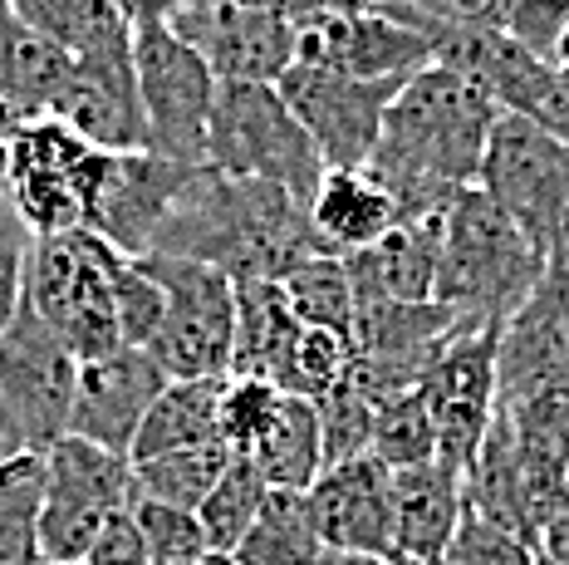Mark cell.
<instances>
[{
  "mask_svg": "<svg viewBox=\"0 0 569 565\" xmlns=\"http://www.w3.org/2000/svg\"><path fill=\"white\" fill-rule=\"evenodd\" d=\"M266 477L256 473V463L246 453H231V463L221 467V477L211 482V492L201 497L197 506V522L207 532V546L211 551H236L241 536L251 532L260 502H266Z\"/></svg>",
  "mask_w": 569,
  "mask_h": 565,
  "instance_id": "35",
  "label": "cell"
},
{
  "mask_svg": "<svg viewBox=\"0 0 569 565\" xmlns=\"http://www.w3.org/2000/svg\"><path fill=\"white\" fill-rule=\"evenodd\" d=\"M305 497H310V512H315L325 551H363V556H388L398 565L393 473H388L373 453L325 467Z\"/></svg>",
  "mask_w": 569,
  "mask_h": 565,
  "instance_id": "22",
  "label": "cell"
},
{
  "mask_svg": "<svg viewBox=\"0 0 569 565\" xmlns=\"http://www.w3.org/2000/svg\"><path fill=\"white\" fill-rule=\"evenodd\" d=\"M44 467H50V492L40 512V561L84 565L103 516L133 502V463L64 433L54 447H44Z\"/></svg>",
  "mask_w": 569,
  "mask_h": 565,
  "instance_id": "13",
  "label": "cell"
},
{
  "mask_svg": "<svg viewBox=\"0 0 569 565\" xmlns=\"http://www.w3.org/2000/svg\"><path fill=\"white\" fill-rule=\"evenodd\" d=\"M477 187L540 246L560 256L569 241V138L501 113L486 138Z\"/></svg>",
  "mask_w": 569,
  "mask_h": 565,
  "instance_id": "7",
  "label": "cell"
},
{
  "mask_svg": "<svg viewBox=\"0 0 569 565\" xmlns=\"http://www.w3.org/2000/svg\"><path fill=\"white\" fill-rule=\"evenodd\" d=\"M221 384L227 379H168V388L152 398L148 418H142L128 463H148V457H162V453L217 443L221 438L217 433Z\"/></svg>",
  "mask_w": 569,
  "mask_h": 565,
  "instance_id": "28",
  "label": "cell"
},
{
  "mask_svg": "<svg viewBox=\"0 0 569 565\" xmlns=\"http://www.w3.org/2000/svg\"><path fill=\"white\" fill-rule=\"evenodd\" d=\"M560 256H565V266H569V241H565V251H560Z\"/></svg>",
  "mask_w": 569,
  "mask_h": 565,
  "instance_id": "53",
  "label": "cell"
},
{
  "mask_svg": "<svg viewBox=\"0 0 569 565\" xmlns=\"http://www.w3.org/2000/svg\"><path fill=\"white\" fill-rule=\"evenodd\" d=\"M50 492L44 453L0 457V565L40 561V512Z\"/></svg>",
  "mask_w": 569,
  "mask_h": 565,
  "instance_id": "32",
  "label": "cell"
},
{
  "mask_svg": "<svg viewBox=\"0 0 569 565\" xmlns=\"http://www.w3.org/2000/svg\"><path fill=\"white\" fill-rule=\"evenodd\" d=\"M295 65L343 79H408L437 65L398 0H295Z\"/></svg>",
  "mask_w": 569,
  "mask_h": 565,
  "instance_id": "6",
  "label": "cell"
},
{
  "mask_svg": "<svg viewBox=\"0 0 569 565\" xmlns=\"http://www.w3.org/2000/svg\"><path fill=\"white\" fill-rule=\"evenodd\" d=\"M545 60H550V65L569 79V26H565L560 34H555V44H550V54H545Z\"/></svg>",
  "mask_w": 569,
  "mask_h": 565,
  "instance_id": "49",
  "label": "cell"
},
{
  "mask_svg": "<svg viewBox=\"0 0 569 565\" xmlns=\"http://www.w3.org/2000/svg\"><path fill=\"white\" fill-rule=\"evenodd\" d=\"M44 119L64 123L99 152H138L148 148V123L138 103L133 50L118 54H84L69 65V79L59 85Z\"/></svg>",
  "mask_w": 569,
  "mask_h": 565,
  "instance_id": "20",
  "label": "cell"
},
{
  "mask_svg": "<svg viewBox=\"0 0 569 565\" xmlns=\"http://www.w3.org/2000/svg\"><path fill=\"white\" fill-rule=\"evenodd\" d=\"M315 565H393L388 556H363V551H325Z\"/></svg>",
  "mask_w": 569,
  "mask_h": 565,
  "instance_id": "47",
  "label": "cell"
},
{
  "mask_svg": "<svg viewBox=\"0 0 569 565\" xmlns=\"http://www.w3.org/2000/svg\"><path fill=\"white\" fill-rule=\"evenodd\" d=\"M280 388L266 379H241V374H227L221 384V404H217V433L231 453H251V447L266 438V428L280 414Z\"/></svg>",
  "mask_w": 569,
  "mask_h": 565,
  "instance_id": "38",
  "label": "cell"
},
{
  "mask_svg": "<svg viewBox=\"0 0 569 565\" xmlns=\"http://www.w3.org/2000/svg\"><path fill=\"white\" fill-rule=\"evenodd\" d=\"M437 231H442V217L402 221L383 241L343 256L353 305L359 300H437Z\"/></svg>",
  "mask_w": 569,
  "mask_h": 565,
  "instance_id": "23",
  "label": "cell"
},
{
  "mask_svg": "<svg viewBox=\"0 0 569 565\" xmlns=\"http://www.w3.org/2000/svg\"><path fill=\"white\" fill-rule=\"evenodd\" d=\"M305 211L325 256H353L398 227L393 197L369 168H329Z\"/></svg>",
  "mask_w": 569,
  "mask_h": 565,
  "instance_id": "24",
  "label": "cell"
},
{
  "mask_svg": "<svg viewBox=\"0 0 569 565\" xmlns=\"http://www.w3.org/2000/svg\"><path fill=\"white\" fill-rule=\"evenodd\" d=\"M536 556L555 561V565H569V512L540 526V546H536Z\"/></svg>",
  "mask_w": 569,
  "mask_h": 565,
  "instance_id": "46",
  "label": "cell"
},
{
  "mask_svg": "<svg viewBox=\"0 0 569 565\" xmlns=\"http://www.w3.org/2000/svg\"><path fill=\"white\" fill-rule=\"evenodd\" d=\"M496 384L501 408H516L536 394L569 384V266L550 256V270L496 339Z\"/></svg>",
  "mask_w": 569,
  "mask_h": 565,
  "instance_id": "19",
  "label": "cell"
},
{
  "mask_svg": "<svg viewBox=\"0 0 569 565\" xmlns=\"http://www.w3.org/2000/svg\"><path fill=\"white\" fill-rule=\"evenodd\" d=\"M148 256L201 261L231 280H284L310 256H325L310 211L284 187L256 178H227L217 168H192Z\"/></svg>",
  "mask_w": 569,
  "mask_h": 565,
  "instance_id": "2",
  "label": "cell"
},
{
  "mask_svg": "<svg viewBox=\"0 0 569 565\" xmlns=\"http://www.w3.org/2000/svg\"><path fill=\"white\" fill-rule=\"evenodd\" d=\"M118 266H123V251H113L89 227L59 231V237H34L30 246L26 300L64 339L79 364L123 349L118 315H113Z\"/></svg>",
  "mask_w": 569,
  "mask_h": 565,
  "instance_id": "5",
  "label": "cell"
},
{
  "mask_svg": "<svg viewBox=\"0 0 569 565\" xmlns=\"http://www.w3.org/2000/svg\"><path fill=\"white\" fill-rule=\"evenodd\" d=\"M113 315H118V339H123L128 349H148L162 325V290L133 256H123V266H118Z\"/></svg>",
  "mask_w": 569,
  "mask_h": 565,
  "instance_id": "40",
  "label": "cell"
},
{
  "mask_svg": "<svg viewBox=\"0 0 569 565\" xmlns=\"http://www.w3.org/2000/svg\"><path fill=\"white\" fill-rule=\"evenodd\" d=\"M84 565H152L148 541H142L128 506L123 512H113V516H103V526H99V536H93Z\"/></svg>",
  "mask_w": 569,
  "mask_h": 565,
  "instance_id": "44",
  "label": "cell"
},
{
  "mask_svg": "<svg viewBox=\"0 0 569 565\" xmlns=\"http://www.w3.org/2000/svg\"><path fill=\"white\" fill-rule=\"evenodd\" d=\"M402 16L427 34L437 65L467 75L501 113H516V119H530L550 128V133L569 138V79L550 60L530 54L511 30L442 26V20L418 16L412 6H402Z\"/></svg>",
  "mask_w": 569,
  "mask_h": 565,
  "instance_id": "9",
  "label": "cell"
},
{
  "mask_svg": "<svg viewBox=\"0 0 569 565\" xmlns=\"http://www.w3.org/2000/svg\"><path fill=\"white\" fill-rule=\"evenodd\" d=\"M162 290V325L148 355L168 379H227L236 345V280L201 261L138 256Z\"/></svg>",
  "mask_w": 569,
  "mask_h": 565,
  "instance_id": "10",
  "label": "cell"
},
{
  "mask_svg": "<svg viewBox=\"0 0 569 565\" xmlns=\"http://www.w3.org/2000/svg\"><path fill=\"white\" fill-rule=\"evenodd\" d=\"M422 565H452V561H447V556H437V561H422Z\"/></svg>",
  "mask_w": 569,
  "mask_h": 565,
  "instance_id": "51",
  "label": "cell"
},
{
  "mask_svg": "<svg viewBox=\"0 0 569 565\" xmlns=\"http://www.w3.org/2000/svg\"><path fill=\"white\" fill-rule=\"evenodd\" d=\"M10 10L74 60L133 50V26L123 20L118 0H10Z\"/></svg>",
  "mask_w": 569,
  "mask_h": 565,
  "instance_id": "29",
  "label": "cell"
},
{
  "mask_svg": "<svg viewBox=\"0 0 569 565\" xmlns=\"http://www.w3.org/2000/svg\"><path fill=\"white\" fill-rule=\"evenodd\" d=\"M207 60L221 85H280L295 65L290 6H192L187 0L168 26Z\"/></svg>",
  "mask_w": 569,
  "mask_h": 565,
  "instance_id": "18",
  "label": "cell"
},
{
  "mask_svg": "<svg viewBox=\"0 0 569 565\" xmlns=\"http://www.w3.org/2000/svg\"><path fill=\"white\" fill-rule=\"evenodd\" d=\"M93 152L99 148H89L54 119L20 123L16 148H10L6 202L30 227V237H59V231L84 227V172Z\"/></svg>",
  "mask_w": 569,
  "mask_h": 565,
  "instance_id": "17",
  "label": "cell"
},
{
  "mask_svg": "<svg viewBox=\"0 0 569 565\" xmlns=\"http://www.w3.org/2000/svg\"><path fill=\"white\" fill-rule=\"evenodd\" d=\"M128 512H133L138 532H142V541H148L152 565H168V561H182V556L207 551V532H201L197 512H182V506L138 497V492H133V502H128Z\"/></svg>",
  "mask_w": 569,
  "mask_h": 565,
  "instance_id": "39",
  "label": "cell"
},
{
  "mask_svg": "<svg viewBox=\"0 0 569 565\" xmlns=\"http://www.w3.org/2000/svg\"><path fill=\"white\" fill-rule=\"evenodd\" d=\"M241 565H315L325 556V541H319L315 512L305 492H266L251 532L241 536V546L231 551Z\"/></svg>",
  "mask_w": 569,
  "mask_h": 565,
  "instance_id": "31",
  "label": "cell"
},
{
  "mask_svg": "<svg viewBox=\"0 0 569 565\" xmlns=\"http://www.w3.org/2000/svg\"><path fill=\"white\" fill-rule=\"evenodd\" d=\"M187 0H118L123 20L133 30H148V26H172V16L182 10Z\"/></svg>",
  "mask_w": 569,
  "mask_h": 565,
  "instance_id": "45",
  "label": "cell"
},
{
  "mask_svg": "<svg viewBox=\"0 0 569 565\" xmlns=\"http://www.w3.org/2000/svg\"><path fill=\"white\" fill-rule=\"evenodd\" d=\"M565 26H569V0H511V10H506V30H511L530 54H540V60L550 54L555 34Z\"/></svg>",
  "mask_w": 569,
  "mask_h": 565,
  "instance_id": "43",
  "label": "cell"
},
{
  "mask_svg": "<svg viewBox=\"0 0 569 565\" xmlns=\"http://www.w3.org/2000/svg\"><path fill=\"white\" fill-rule=\"evenodd\" d=\"M34 565H69V561H34Z\"/></svg>",
  "mask_w": 569,
  "mask_h": 565,
  "instance_id": "52",
  "label": "cell"
},
{
  "mask_svg": "<svg viewBox=\"0 0 569 565\" xmlns=\"http://www.w3.org/2000/svg\"><path fill=\"white\" fill-rule=\"evenodd\" d=\"M467 325L477 320L442 300H359L349 329V384L369 404L408 394Z\"/></svg>",
  "mask_w": 569,
  "mask_h": 565,
  "instance_id": "11",
  "label": "cell"
},
{
  "mask_svg": "<svg viewBox=\"0 0 569 565\" xmlns=\"http://www.w3.org/2000/svg\"><path fill=\"white\" fill-rule=\"evenodd\" d=\"M192 6H295V0H192Z\"/></svg>",
  "mask_w": 569,
  "mask_h": 565,
  "instance_id": "50",
  "label": "cell"
},
{
  "mask_svg": "<svg viewBox=\"0 0 569 565\" xmlns=\"http://www.w3.org/2000/svg\"><path fill=\"white\" fill-rule=\"evenodd\" d=\"M201 162L227 178H256L276 182L295 197L300 207H310L325 162L310 143V133L290 113V103L280 99L276 85H221L211 99L207 119V152Z\"/></svg>",
  "mask_w": 569,
  "mask_h": 565,
  "instance_id": "4",
  "label": "cell"
},
{
  "mask_svg": "<svg viewBox=\"0 0 569 565\" xmlns=\"http://www.w3.org/2000/svg\"><path fill=\"white\" fill-rule=\"evenodd\" d=\"M280 296L290 300L295 320L310 329H329V335L349 339L353 329V290L343 256H310L305 266H295L284 280H276Z\"/></svg>",
  "mask_w": 569,
  "mask_h": 565,
  "instance_id": "34",
  "label": "cell"
},
{
  "mask_svg": "<svg viewBox=\"0 0 569 565\" xmlns=\"http://www.w3.org/2000/svg\"><path fill=\"white\" fill-rule=\"evenodd\" d=\"M192 168L158 152H93L84 172V227L123 256H148Z\"/></svg>",
  "mask_w": 569,
  "mask_h": 565,
  "instance_id": "15",
  "label": "cell"
},
{
  "mask_svg": "<svg viewBox=\"0 0 569 565\" xmlns=\"http://www.w3.org/2000/svg\"><path fill=\"white\" fill-rule=\"evenodd\" d=\"M69 65H74V54H64L40 30H30L10 10V0H0V103L6 109H16L26 123L44 119L59 85L69 79Z\"/></svg>",
  "mask_w": 569,
  "mask_h": 565,
  "instance_id": "27",
  "label": "cell"
},
{
  "mask_svg": "<svg viewBox=\"0 0 569 565\" xmlns=\"http://www.w3.org/2000/svg\"><path fill=\"white\" fill-rule=\"evenodd\" d=\"M168 565H241V561H236L231 556V551H197V556H182V561H168Z\"/></svg>",
  "mask_w": 569,
  "mask_h": 565,
  "instance_id": "48",
  "label": "cell"
},
{
  "mask_svg": "<svg viewBox=\"0 0 569 565\" xmlns=\"http://www.w3.org/2000/svg\"><path fill=\"white\" fill-rule=\"evenodd\" d=\"M246 457H251L256 473L266 477V487L310 492L315 477L325 473V453H319V414H315L310 398L284 394L276 423H270L266 438H260Z\"/></svg>",
  "mask_w": 569,
  "mask_h": 565,
  "instance_id": "30",
  "label": "cell"
},
{
  "mask_svg": "<svg viewBox=\"0 0 569 565\" xmlns=\"http://www.w3.org/2000/svg\"><path fill=\"white\" fill-rule=\"evenodd\" d=\"M300 320L290 300L280 296L276 280H236V345H231V374L241 379H266L284 394L290 384L295 345H300Z\"/></svg>",
  "mask_w": 569,
  "mask_h": 565,
  "instance_id": "26",
  "label": "cell"
},
{
  "mask_svg": "<svg viewBox=\"0 0 569 565\" xmlns=\"http://www.w3.org/2000/svg\"><path fill=\"white\" fill-rule=\"evenodd\" d=\"M227 463H231V447L221 438L201 443V447H182V453L148 457V463H133V492L152 502L182 506V512H197Z\"/></svg>",
  "mask_w": 569,
  "mask_h": 565,
  "instance_id": "33",
  "label": "cell"
},
{
  "mask_svg": "<svg viewBox=\"0 0 569 565\" xmlns=\"http://www.w3.org/2000/svg\"><path fill=\"white\" fill-rule=\"evenodd\" d=\"M30 227L10 211V202L0 197V329L16 320V310L26 305V270H30Z\"/></svg>",
  "mask_w": 569,
  "mask_h": 565,
  "instance_id": "42",
  "label": "cell"
},
{
  "mask_svg": "<svg viewBox=\"0 0 569 565\" xmlns=\"http://www.w3.org/2000/svg\"><path fill=\"white\" fill-rule=\"evenodd\" d=\"M373 457L388 473H402V467H418V463H432L437 457L432 423H427L418 388L373 404Z\"/></svg>",
  "mask_w": 569,
  "mask_h": 565,
  "instance_id": "36",
  "label": "cell"
},
{
  "mask_svg": "<svg viewBox=\"0 0 569 565\" xmlns=\"http://www.w3.org/2000/svg\"><path fill=\"white\" fill-rule=\"evenodd\" d=\"M550 256L481 187L452 197L437 231V300L477 325L511 320L545 280Z\"/></svg>",
  "mask_w": 569,
  "mask_h": 565,
  "instance_id": "3",
  "label": "cell"
},
{
  "mask_svg": "<svg viewBox=\"0 0 569 565\" xmlns=\"http://www.w3.org/2000/svg\"><path fill=\"white\" fill-rule=\"evenodd\" d=\"M168 388V374L148 349H113L103 359L79 364L74 404H69V433L84 443H99L109 453L128 457L133 438L148 418L152 398Z\"/></svg>",
  "mask_w": 569,
  "mask_h": 565,
  "instance_id": "21",
  "label": "cell"
},
{
  "mask_svg": "<svg viewBox=\"0 0 569 565\" xmlns=\"http://www.w3.org/2000/svg\"><path fill=\"white\" fill-rule=\"evenodd\" d=\"M496 119L501 109L447 65H427L402 79L378 128L373 158L363 162L393 197L398 227L442 217L457 192L477 187Z\"/></svg>",
  "mask_w": 569,
  "mask_h": 565,
  "instance_id": "1",
  "label": "cell"
},
{
  "mask_svg": "<svg viewBox=\"0 0 569 565\" xmlns=\"http://www.w3.org/2000/svg\"><path fill=\"white\" fill-rule=\"evenodd\" d=\"M133 75L142 123H148V152L201 168L211 99H217V75L207 60L168 26H148L133 30Z\"/></svg>",
  "mask_w": 569,
  "mask_h": 565,
  "instance_id": "12",
  "label": "cell"
},
{
  "mask_svg": "<svg viewBox=\"0 0 569 565\" xmlns=\"http://www.w3.org/2000/svg\"><path fill=\"white\" fill-rule=\"evenodd\" d=\"M461 522V477L452 467L418 463L393 473V546L398 565H422L447 556V541H452Z\"/></svg>",
  "mask_w": 569,
  "mask_h": 565,
  "instance_id": "25",
  "label": "cell"
},
{
  "mask_svg": "<svg viewBox=\"0 0 569 565\" xmlns=\"http://www.w3.org/2000/svg\"><path fill=\"white\" fill-rule=\"evenodd\" d=\"M280 99L310 133L319 162L329 168H363L378 148V128L402 89V79H343L325 69H300L290 65L280 75Z\"/></svg>",
  "mask_w": 569,
  "mask_h": 565,
  "instance_id": "16",
  "label": "cell"
},
{
  "mask_svg": "<svg viewBox=\"0 0 569 565\" xmlns=\"http://www.w3.org/2000/svg\"><path fill=\"white\" fill-rule=\"evenodd\" d=\"M496 339H501V325H467L418 384L427 423H432L437 463L452 467L457 477L477 457L481 438L496 423V408H501Z\"/></svg>",
  "mask_w": 569,
  "mask_h": 565,
  "instance_id": "14",
  "label": "cell"
},
{
  "mask_svg": "<svg viewBox=\"0 0 569 565\" xmlns=\"http://www.w3.org/2000/svg\"><path fill=\"white\" fill-rule=\"evenodd\" d=\"M447 561L452 565H536V546L520 541L506 526L486 522L471 506H461V522L447 541Z\"/></svg>",
  "mask_w": 569,
  "mask_h": 565,
  "instance_id": "41",
  "label": "cell"
},
{
  "mask_svg": "<svg viewBox=\"0 0 569 565\" xmlns=\"http://www.w3.org/2000/svg\"><path fill=\"white\" fill-rule=\"evenodd\" d=\"M79 359L30 300L0 329V457L44 453L69 433Z\"/></svg>",
  "mask_w": 569,
  "mask_h": 565,
  "instance_id": "8",
  "label": "cell"
},
{
  "mask_svg": "<svg viewBox=\"0 0 569 565\" xmlns=\"http://www.w3.org/2000/svg\"><path fill=\"white\" fill-rule=\"evenodd\" d=\"M315 414H319V453H325V467L373 453V404L349 384V374L325 398H315Z\"/></svg>",
  "mask_w": 569,
  "mask_h": 565,
  "instance_id": "37",
  "label": "cell"
}]
</instances>
